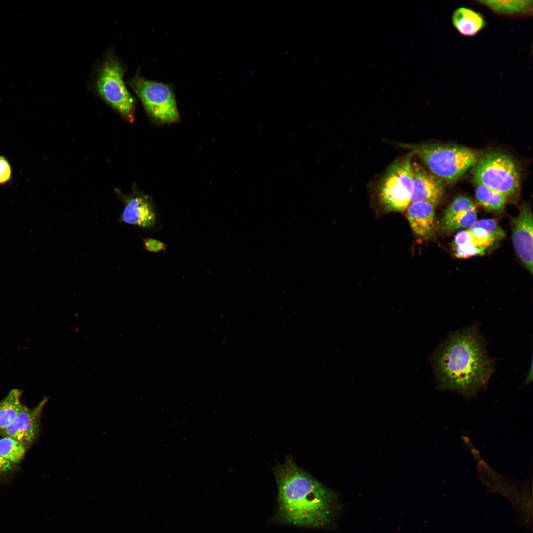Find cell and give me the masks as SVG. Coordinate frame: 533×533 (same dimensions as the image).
Instances as JSON below:
<instances>
[{
    "label": "cell",
    "instance_id": "cell-1",
    "mask_svg": "<svg viewBox=\"0 0 533 533\" xmlns=\"http://www.w3.org/2000/svg\"><path fill=\"white\" fill-rule=\"evenodd\" d=\"M278 488L273 521L296 527L327 529L343 510L339 494L300 468L291 458L273 469Z\"/></svg>",
    "mask_w": 533,
    "mask_h": 533
},
{
    "label": "cell",
    "instance_id": "cell-2",
    "mask_svg": "<svg viewBox=\"0 0 533 533\" xmlns=\"http://www.w3.org/2000/svg\"><path fill=\"white\" fill-rule=\"evenodd\" d=\"M431 363L438 388L466 399L485 389L494 372L493 360L474 325L451 334L433 352Z\"/></svg>",
    "mask_w": 533,
    "mask_h": 533
},
{
    "label": "cell",
    "instance_id": "cell-3",
    "mask_svg": "<svg viewBox=\"0 0 533 533\" xmlns=\"http://www.w3.org/2000/svg\"><path fill=\"white\" fill-rule=\"evenodd\" d=\"M396 145L412 152L427 170L448 183L459 180L475 165L480 155L475 150L458 145L428 143Z\"/></svg>",
    "mask_w": 533,
    "mask_h": 533
},
{
    "label": "cell",
    "instance_id": "cell-4",
    "mask_svg": "<svg viewBox=\"0 0 533 533\" xmlns=\"http://www.w3.org/2000/svg\"><path fill=\"white\" fill-rule=\"evenodd\" d=\"M413 156L412 152H409L397 159L387 168L377 183V200L387 212H404L411 203Z\"/></svg>",
    "mask_w": 533,
    "mask_h": 533
},
{
    "label": "cell",
    "instance_id": "cell-5",
    "mask_svg": "<svg viewBox=\"0 0 533 533\" xmlns=\"http://www.w3.org/2000/svg\"><path fill=\"white\" fill-rule=\"evenodd\" d=\"M473 178L481 185L504 195L507 198L516 194L520 184L518 166L508 154L492 152L479 158L473 166Z\"/></svg>",
    "mask_w": 533,
    "mask_h": 533
},
{
    "label": "cell",
    "instance_id": "cell-6",
    "mask_svg": "<svg viewBox=\"0 0 533 533\" xmlns=\"http://www.w3.org/2000/svg\"><path fill=\"white\" fill-rule=\"evenodd\" d=\"M123 69L114 56H108L101 64L96 87L101 98L129 122L134 118L135 100L123 80Z\"/></svg>",
    "mask_w": 533,
    "mask_h": 533
},
{
    "label": "cell",
    "instance_id": "cell-7",
    "mask_svg": "<svg viewBox=\"0 0 533 533\" xmlns=\"http://www.w3.org/2000/svg\"><path fill=\"white\" fill-rule=\"evenodd\" d=\"M148 114L163 122L177 121L179 118L174 94L167 84L135 76L129 82Z\"/></svg>",
    "mask_w": 533,
    "mask_h": 533
},
{
    "label": "cell",
    "instance_id": "cell-8",
    "mask_svg": "<svg viewBox=\"0 0 533 533\" xmlns=\"http://www.w3.org/2000/svg\"><path fill=\"white\" fill-rule=\"evenodd\" d=\"M533 214L529 205H522L512 221V239L515 251L526 268L532 274Z\"/></svg>",
    "mask_w": 533,
    "mask_h": 533
},
{
    "label": "cell",
    "instance_id": "cell-9",
    "mask_svg": "<svg viewBox=\"0 0 533 533\" xmlns=\"http://www.w3.org/2000/svg\"><path fill=\"white\" fill-rule=\"evenodd\" d=\"M123 210L118 219L119 222L136 226L144 229H152L158 221L155 209L146 195L133 193L122 196Z\"/></svg>",
    "mask_w": 533,
    "mask_h": 533
},
{
    "label": "cell",
    "instance_id": "cell-10",
    "mask_svg": "<svg viewBox=\"0 0 533 533\" xmlns=\"http://www.w3.org/2000/svg\"><path fill=\"white\" fill-rule=\"evenodd\" d=\"M412 171L411 203L425 201L436 206L443 197L445 182L413 159Z\"/></svg>",
    "mask_w": 533,
    "mask_h": 533
},
{
    "label": "cell",
    "instance_id": "cell-11",
    "mask_svg": "<svg viewBox=\"0 0 533 533\" xmlns=\"http://www.w3.org/2000/svg\"><path fill=\"white\" fill-rule=\"evenodd\" d=\"M46 401L42 400L32 409L23 405L13 423L0 429V435L14 439L26 448L30 446L38 435L40 416Z\"/></svg>",
    "mask_w": 533,
    "mask_h": 533
},
{
    "label": "cell",
    "instance_id": "cell-12",
    "mask_svg": "<svg viewBox=\"0 0 533 533\" xmlns=\"http://www.w3.org/2000/svg\"><path fill=\"white\" fill-rule=\"evenodd\" d=\"M477 207L473 200L465 195L454 199L445 209L440 221L442 230L451 233L469 228L477 221Z\"/></svg>",
    "mask_w": 533,
    "mask_h": 533
},
{
    "label": "cell",
    "instance_id": "cell-13",
    "mask_svg": "<svg viewBox=\"0 0 533 533\" xmlns=\"http://www.w3.org/2000/svg\"><path fill=\"white\" fill-rule=\"evenodd\" d=\"M435 207L428 202L418 201L411 203L406 210L411 228L418 236L427 238L433 233L436 224Z\"/></svg>",
    "mask_w": 533,
    "mask_h": 533
},
{
    "label": "cell",
    "instance_id": "cell-14",
    "mask_svg": "<svg viewBox=\"0 0 533 533\" xmlns=\"http://www.w3.org/2000/svg\"><path fill=\"white\" fill-rule=\"evenodd\" d=\"M468 230L473 241L486 251L497 245L505 236L503 230L493 219L477 221Z\"/></svg>",
    "mask_w": 533,
    "mask_h": 533
},
{
    "label": "cell",
    "instance_id": "cell-15",
    "mask_svg": "<svg viewBox=\"0 0 533 533\" xmlns=\"http://www.w3.org/2000/svg\"><path fill=\"white\" fill-rule=\"evenodd\" d=\"M452 22L459 34L468 37L476 35L486 25L485 19L480 13L464 7H458L454 10Z\"/></svg>",
    "mask_w": 533,
    "mask_h": 533
},
{
    "label": "cell",
    "instance_id": "cell-16",
    "mask_svg": "<svg viewBox=\"0 0 533 533\" xmlns=\"http://www.w3.org/2000/svg\"><path fill=\"white\" fill-rule=\"evenodd\" d=\"M494 13L511 18H526L533 15L532 0H477Z\"/></svg>",
    "mask_w": 533,
    "mask_h": 533
},
{
    "label": "cell",
    "instance_id": "cell-17",
    "mask_svg": "<svg viewBox=\"0 0 533 533\" xmlns=\"http://www.w3.org/2000/svg\"><path fill=\"white\" fill-rule=\"evenodd\" d=\"M21 394L20 390L13 389L0 401V429L11 425L21 411Z\"/></svg>",
    "mask_w": 533,
    "mask_h": 533
},
{
    "label": "cell",
    "instance_id": "cell-18",
    "mask_svg": "<svg viewBox=\"0 0 533 533\" xmlns=\"http://www.w3.org/2000/svg\"><path fill=\"white\" fill-rule=\"evenodd\" d=\"M476 198L481 206L486 210L500 212L504 210L507 197L504 195L485 186L477 185Z\"/></svg>",
    "mask_w": 533,
    "mask_h": 533
},
{
    "label": "cell",
    "instance_id": "cell-19",
    "mask_svg": "<svg viewBox=\"0 0 533 533\" xmlns=\"http://www.w3.org/2000/svg\"><path fill=\"white\" fill-rule=\"evenodd\" d=\"M452 249L455 256L460 259L483 255L486 252L474 242L468 229L461 230L455 235Z\"/></svg>",
    "mask_w": 533,
    "mask_h": 533
},
{
    "label": "cell",
    "instance_id": "cell-20",
    "mask_svg": "<svg viewBox=\"0 0 533 533\" xmlns=\"http://www.w3.org/2000/svg\"><path fill=\"white\" fill-rule=\"evenodd\" d=\"M26 448L21 444L9 437L0 439V457L15 464L19 463L23 459Z\"/></svg>",
    "mask_w": 533,
    "mask_h": 533
},
{
    "label": "cell",
    "instance_id": "cell-21",
    "mask_svg": "<svg viewBox=\"0 0 533 533\" xmlns=\"http://www.w3.org/2000/svg\"><path fill=\"white\" fill-rule=\"evenodd\" d=\"M142 241L145 249L149 252L156 253L166 251V244L159 240L152 238H143Z\"/></svg>",
    "mask_w": 533,
    "mask_h": 533
},
{
    "label": "cell",
    "instance_id": "cell-22",
    "mask_svg": "<svg viewBox=\"0 0 533 533\" xmlns=\"http://www.w3.org/2000/svg\"><path fill=\"white\" fill-rule=\"evenodd\" d=\"M11 178V168L8 160L0 156V185L9 182Z\"/></svg>",
    "mask_w": 533,
    "mask_h": 533
},
{
    "label": "cell",
    "instance_id": "cell-23",
    "mask_svg": "<svg viewBox=\"0 0 533 533\" xmlns=\"http://www.w3.org/2000/svg\"><path fill=\"white\" fill-rule=\"evenodd\" d=\"M15 466L16 464L0 457V476L13 471L15 469Z\"/></svg>",
    "mask_w": 533,
    "mask_h": 533
}]
</instances>
